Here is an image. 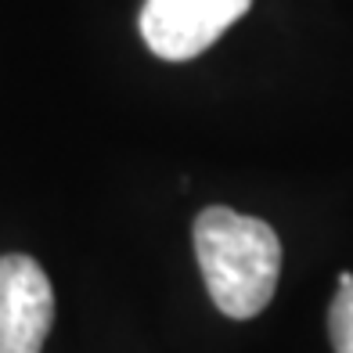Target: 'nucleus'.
Masks as SVG:
<instances>
[{
  "label": "nucleus",
  "mask_w": 353,
  "mask_h": 353,
  "mask_svg": "<svg viewBox=\"0 0 353 353\" xmlns=\"http://www.w3.org/2000/svg\"><path fill=\"white\" fill-rule=\"evenodd\" d=\"M195 256L213 307L234 321L263 314L281 274V242L260 216L210 205L195 216Z\"/></svg>",
  "instance_id": "f257e3e1"
},
{
  "label": "nucleus",
  "mask_w": 353,
  "mask_h": 353,
  "mask_svg": "<svg viewBox=\"0 0 353 353\" xmlns=\"http://www.w3.org/2000/svg\"><path fill=\"white\" fill-rule=\"evenodd\" d=\"M252 0H144L141 37L163 61H188L213 47Z\"/></svg>",
  "instance_id": "f03ea898"
},
{
  "label": "nucleus",
  "mask_w": 353,
  "mask_h": 353,
  "mask_svg": "<svg viewBox=\"0 0 353 353\" xmlns=\"http://www.w3.org/2000/svg\"><path fill=\"white\" fill-rule=\"evenodd\" d=\"M54 325V288L26 252L0 256V353H40Z\"/></svg>",
  "instance_id": "7ed1b4c3"
},
{
  "label": "nucleus",
  "mask_w": 353,
  "mask_h": 353,
  "mask_svg": "<svg viewBox=\"0 0 353 353\" xmlns=\"http://www.w3.org/2000/svg\"><path fill=\"white\" fill-rule=\"evenodd\" d=\"M328 339L335 353H353V274H339V292L328 307Z\"/></svg>",
  "instance_id": "20e7f679"
}]
</instances>
